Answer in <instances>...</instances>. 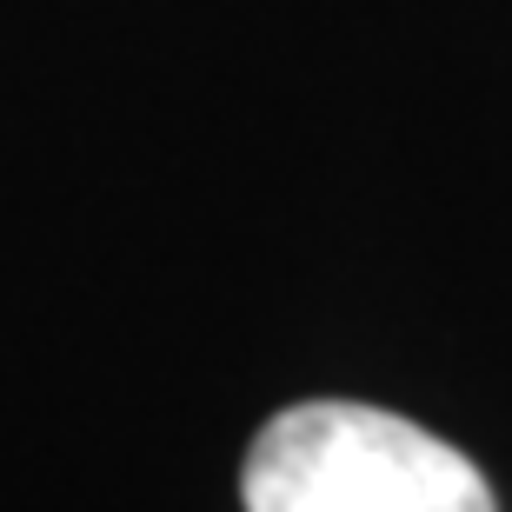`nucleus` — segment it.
I'll use <instances>...</instances> for the list:
<instances>
[{"label": "nucleus", "mask_w": 512, "mask_h": 512, "mask_svg": "<svg viewBox=\"0 0 512 512\" xmlns=\"http://www.w3.org/2000/svg\"><path fill=\"white\" fill-rule=\"evenodd\" d=\"M247 512H499L473 459L360 399H306L253 433Z\"/></svg>", "instance_id": "obj_1"}]
</instances>
